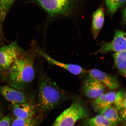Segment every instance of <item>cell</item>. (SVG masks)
<instances>
[{"label":"cell","instance_id":"cell-1","mask_svg":"<svg viewBox=\"0 0 126 126\" xmlns=\"http://www.w3.org/2000/svg\"><path fill=\"white\" fill-rule=\"evenodd\" d=\"M35 49H24L5 74L8 86L24 92L32 82L35 75Z\"/></svg>","mask_w":126,"mask_h":126},{"label":"cell","instance_id":"cell-2","mask_svg":"<svg viewBox=\"0 0 126 126\" xmlns=\"http://www.w3.org/2000/svg\"><path fill=\"white\" fill-rule=\"evenodd\" d=\"M90 0H33L51 19L65 18L72 22L84 17Z\"/></svg>","mask_w":126,"mask_h":126},{"label":"cell","instance_id":"cell-3","mask_svg":"<svg viewBox=\"0 0 126 126\" xmlns=\"http://www.w3.org/2000/svg\"><path fill=\"white\" fill-rule=\"evenodd\" d=\"M38 106L42 112L54 109L68 98L66 91L51 79L43 70L39 72Z\"/></svg>","mask_w":126,"mask_h":126},{"label":"cell","instance_id":"cell-4","mask_svg":"<svg viewBox=\"0 0 126 126\" xmlns=\"http://www.w3.org/2000/svg\"><path fill=\"white\" fill-rule=\"evenodd\" d=\"M89 115L86 104L81 99L77 98L56 118L52 126H74L78 121L89 118Z\"/></svg>","mask_w":126,"mask_h":126},{"label":"cell","instance_id":"cell-5","mask_svg":"<svg viewBox=\"0 0 126 126\" xmlns=\"http://www.w3.org/2000/svg\"><path fill=\"white\" fill-rule=\"evenodd\" d=\"M23 49L16 40L0 48V73H4L10 68Z\"/></svg>","mask_w":126,"mask_h":126},{"label":"cell","instance_id":"cell-6","mask_svg":"<svg viewBox=\"0 0 126 126\" xmlns=\"http://www.w3.org/2000/svg\"><path fill=\"white\" fill-rule=\"evenodd\" d=\"M106 87L90 75L87 74L82 82V91L88 98L94 100L105 92Z\"/></svg>","mask_w":126,"mask_h":126},{"label":"cell","instance_id":"cell-7","mask_svg":"<svg viewBox=\"0 0 126 126\" xmlns=\"http://www.w3.org/2000/svg\"><path fill=\"white\" fill-rule=\"evenodd\" d=\"M126 50V33L124 31L117 30L115 32L112 40L110 42H104L96 53H100L105 55Z\"/></svg>","mask_w":126,"mask_h":126},{"label":"cell","instance_id":"cell-8","mask_svg":"<svg viewBox=\"0 0 126 126\" xmlns=\"http://www.w3.org/2000/svg\"><path fill=\"white\" fill-rule=\"evenodd\" d=\"M35 49L38 54L46 60L51 65L58 66L62 68L74 75H79L87 74V70L79 65L64 63L56 61L38 47H36Z\"/></svg>","mask_w":126,"mask_h":126},{"label":"cell","instance_id":"cell-9","mask_svg":"<svg viewBox=\"0 0 126 126\" xmlns=\"http://www.w3.org/2000/svg\"><path fill=\"white\" fill-rule=\"evenodd\" d=\"M87 74L100 82L111 90L119 89L120 86L119 80L115 77L97 69L87 70Z\"/></svg>","mask_w":126,"mask_h":126},{"label":"cell","instance_id":"cell-10","mask_svg":"<svg viewBox=\"0 0 126 126\" xmlns=\"http://www.w3.org/2000/svg\"><path fill=\"white\" fill-rule=\"evenodd\" d=\"M117 94V91L112 90L105 92L92 102L93 108L96 112L99 114L102 111L114 105Z\"/></svg>","mask_w":126,"mask_h":126},{"label":"cell","instance_id":"cell-11","mask_svg":"<svg viewBox=\"0 0 126 126\" xmlns=\"http://www.w3.org/2000/svg\"><path fill=\"white\" fill-rule=\"evenodd\" d=\"M0 94L12 104L28 102L27 97L24 92L8 86L0 85Z\"/></svg>","mask_w":126,"mask_h":126},{"label":"cell","instance_id":"cell-12","mask_svg":"<svg viewBox=\"0 0 126 126\" xmlns=\"http://www.w3.org/2000/svg\"><path fill=\"white\" fill-rule=\"evenodd\" d=\"M13 112L16 118L21 119H33L35 110L33 105L27 102L12 104Z\"/></svg>","mask_w":126,"mask_h":126},{"label":"cell","instance_id":"cell-13","mask_svg":"<svg viewBox=\"0 0 126 126\" xmlns=\"http://www.w3.org/2000/svg\"><path fill=\"white\" fill-rule=\"evenodd\" d=\"M105 20V9L100 6L96 9L92 16L91 32L94 39L98 37L103 27Z\"/></svg>","mask_w":126,"mask_h":126},{"label":"cell","instance_id":"cell-14","mask_svg":"<svg viewBox=\"0 0 126 126\" xmlns=\"http://www.w3.org/2000/svg\"><path fill=\"white\" fill-rule=\"evenodd\" d=\"M115 66L120 74L126 77V50L114 53L112 55Z\"/></svg>","mask_w":126,"mask_h":126},{"label":"cell","instance_id":"cell-15","mask_svg":"<svg viewBox=\"0 0 126 126\" xmlns=\"http://www.w3.org/2000/svg\"><path fill=\"white\" fill-rule=\"evenodd\" d=\"M100 114L114 126H117L119 123L121 122L119 112L114 105L102 111Z\"/></svg>","mask_w":126,"mask_h":126},{"label":"cell","instance_id":"cell-16","mask_svg":"<svg viewBox=\"0 0 126 126\" xmlns=\"http://www.w3.org/2000/svg\"><path fill=\"white\" fill-rule=\"evenodd\" d=\"M83 124L84 126H114L100 114L92 118L83 119Z\"/></svg>","mask_w":126,"mask_h":126},{"label":"cell","instance_id":"cell-17","mask_svg":"<svg viewBox=\"0 0 126 126\" xmlns=\"http://www.w3.org/2000/svg\"><path fill=\"white\" fill-rule=\"evenodd\" d=\"M107 12L112 16L117 10L125 5L126 0H105Z\"/></svg>","mask_w":126,"mask_h":126},{"label":"cell","instance_id":"cell-18","mask_svg":"<svg viewBox=\"0 0 126 126\" xmlns=\"http://www.w3.org/2000/svg\"><path fill=\"white\" fill-rule=\"evenodd\" d=\"M126 93L124 89L117 91L114 105L119 113L126 111Z\"/></svg>","mask_w":126,"mask_h":126},{"label":"cell","instance_id":"cell-19","mask_svg":"<svg viewBox=\"0 0 126 126\" xmlns=\"http://www.w3.org/2000/svg\"><path fill=\"white\" fill-rule=\"evenodd\" d=\"M16 0H0V25L3 23L8 12Z\"/></svg>","mask_w":126,"mask_h":126},{"label":"cell","instance_id":"cell-20","mask_svg":"<svg viewBox=\"0 0 126 126\" xmlns=\"http://www.w3.org/2000/svg\"><path fill=\"white\" fill-rule=\"evenodd\" d=\"M37 122L36 119H21L15 118L12 121L11 126H37Z\"/></svg>","mask_w":126,"mask_h":126},{"label":"cell","instance_id":"cell-21","mask_svg":"<svg viewBox=\"0 0 126 126\" xmlns=\"http://www.w3.org/2000/svg\"><path fill=\"white\" fill-rule=\"evenodd\" d=\"M11 119L9 115H7L0 120V126H11Z\"/></svg>","mask_w":126,"mask_h":126},{"label":"cell","instance_id":"cell-22","mask_svg":"<svg viewBox=\"0 0 126 126\" xmlns=\"http://www.w3.org/2000/svg\"><path fill=\"white\" fill-rule=\"evenodd\" d=\"M124 8L122 11V18L123 23L124 24H126V5L124 7Z\"/></svg>","mask_w":126,"mask_h":126},{"label":"cell","instance_id":"cell-23","mask_svg":"<svg viewBox=\"0 0 126 126\" xmlns=\"http://www.w3.org/2000/svg\"><path fill=\"white\" fill-rule=\"evenodd\" d=\"M1 26L0 25V41L2 40L3 38V35L1 27Z\"/></svg>","mask_w":126,"mask_h":126},{"label":"cell","instance_id":"cell-24","mask_svg":"<svg viewBox=\"0 0 126 126\" xmlns=\"http://www.w3.org/2000/svg\"><path fill=\"white\" fill-rule=\"evenodd\" d=\"M122 126H126V122L124 123V124H123V125Z\"/></svg>","mask_w":126,"mask_h":126},{"label":"cell","instance_id":"cell-25","mask_svg":"<svg viewBox=\"0 0 126 126\" xmlns=\"http://www.w3.org/2000/svg\"><path fill=\"white\" fill-rule=\"evenodd\" d=\"M1 117V114L0 112V119Z\"/></svg>","mask_w":126,"mask_h":126}]
</instances>
